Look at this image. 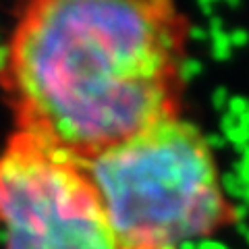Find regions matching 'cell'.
Segmentation results:
<instances>
[{"label": "cell", "mask_w": 249, "mask_h": 249, "mask_svg": "<svg viewBox=\"0 0 249 249\" xmlns=\"http://www.w3.org/2000/svg\"><path fill=\"white\" fill-rule=\"evenodd\" d=\"M187 36L168 2L31 4L9 50L25 133L83 160L177 114Z\"/></svg>", "instance_id": "1"}, {"label": "cell", "mask_w": 249, "mask_h": 249, "mask_svg": "<svg viewBox=\"0 0 249 249\" xmlns=\"http://www.w3.org/2000/svg\"><path fill=\"white\" fill-rule=\"evenodd\" d=\"M81 164L116 249H185L237 222L214 147L178 112Z\"/></svg>", "instance_id": "2"}, {"label": "cell", "mask_w": 249, "mask_h": 249, "mask_svg": "<svg viewBox=\"0 0 249 249\" xmlns=\"http://www.w3.org/2000/svg\"><path fill=\"white\" fill-rule=\"evenodd\" d=\"M4 249H116L81 158L21 133L0 156Z\"/></svg>", "instance_id": "3"}]
</instances>
